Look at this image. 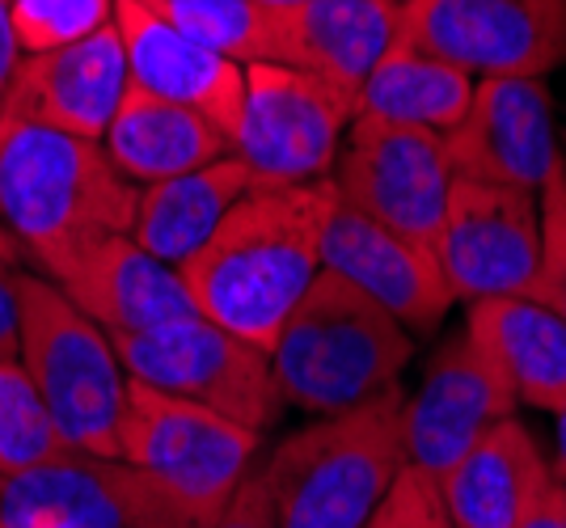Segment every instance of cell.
<instances>
[{"label": "cell", "mask_w": 566, "mask_h": 528, "mask_svg": "<svg viewBox=\"0 0 566 528\" xmlns=\"http://www.w3.org/2000/svg\"><path fill=\"white\" fill-rule=\"evenodd\" d=\"M161 520L182 516L111 456L69 453L0 482V528H153Z\"/></svg>", "instance_id": "obj_14"}, {"label": "cell", "mask_w": 566, "mask_h": 528, "mask_svg": "<svg viewBox=\"0 0 566 528\" xmlns=\"http://www.w3.org/2000/svg\"><path fill=\"white\" fill-rule=\"evenodd\" d=\"M368 528H449V516H444V504H440L436 478H427L415 465H406L398 486L389 490V499H385L377 516L368 520Z\"/></svg>", "instance_id": "obj_29"}, {"label": "cell", "mask_w": 566, "mask_h": 528, "mask_svg": "<svg viewBox=\"0 0 566 528\" xmlns=\"http://www.w3.org/2000/svg\"><path fill=\"white\" fill-rule=\"evenodd\" d=\"M262 435L182 398L127 381L118 461L132 465L187 528H212L259 465Z\"/></svg>", "instance_id": "obj_6"}, {"label": "cell", "mask_w": 566, "mask_h": 528, "mask_svg": "<svg viewBox=\"0 0 566 528\" xmlns=\"http://www.w3.org/2000/svg\"><path fill=\"white\" fill-rule=\"evenodd\" d=\"M136 199L97 140L0 115V229L39 275L60 279L97 241L132 233Z\"/></svg>", "instance_id": "obj_2"}, {"label": "cell", "mask_w": 566, "mask_h": 528, "mask_svg": "<svg viewBox=\"0 0 566 528\" xmlns=\"http://www.w3.org/2000/svg\"><path fill=\"white\" fill-rule=\"evenodd\" d=\"M563 499H566V486H563Z\"/></svg>", "instance_id": "obj_38"}, {"label": "cell", "mask_w": 566, "mask_h": 528, "mask_svg": "<svg viewBox=\"0 0 566 528\" xmlns=\"http://www.w3.org/2000/svg\"><path fill=\"white\" fill-rule=\"evenodd\" d=\"M212 528H280L275 525V507H271V490L262 478V461L250 469V478L241 482L233 504L224 507V516Z\"/></svg>", "instance_id": "obj_30"}, {"label": "cell", "mask_w": 566, "mask_h": 528, "mask_svg": "<svg viewBox=\"0 0 566 528\" xmlns=\"http://www.w3.org/2000/svg\"><path fill=\"white\" fill-rule=\"evenodd\" d=\"M153 18L237 64H271V13L254 0H136Z\"/></svg>", "instance_id": "obj_25"}, {"label": "cell", "mask_w": 566, "mask_h": 528, "mask_svg": "<svg viewBox=\"0 0 566 528\" xmlns=\"http://www.w3.org/2000/svg\"><path fill=\"white\" fill-rule=\"evenodd\" d=\"M262 9H292V4H308V0H254Z\"/></svg>", "instance_id": "obj_35"}, {"label": "cell", "mask_w": 566, "mask_h": 528, "mask_svg": "<svg viewBox=\"0 0 566 528\" xmlns=\"http://www.w3.org/2000/svg\"><path fill=\"white\" fill-rule=\"evenodd\" d=\"M322 271L347 279L368 300H377L410 335L440 330V321L457 305L431 245L359 217L347 203H334L331 220H326Z\"/></svg>", "instance_id": "obj_15"}, {"label": "cell", "mask_w": 566, "mask_h": 528, "mask_svg": "<svg viewBox=\"0 0 566 528\" xmlns=\"http://www.w3.org/2000/svg\"><path fill=\"white\" fill-rule=\"evenodd\" d=\"M153 528H187L182 520H161V525H153Z\"/></svg>", "instance_id": "obj_36"}, {"label": "cell", "mask_w": 566, "mask_h": 528, "mask_svg": "<svg viewBox=\"0 0 566 528\" xmlns=\"http://www.w3.org/2000/svg\"><path fill=\"white\" fill-rule=\"evenodd\" d=\"M254 173L241 157H224L203 169H190L182 178H169L157 187H140L132 233L140 250L169 266H182L212 241L220 220L233 212L245 194L254 191Z\"/></svg>", "instance_id": "obj_22"}, {"label": "cell", "mask_w": 566, "mask_h": 528, "mask_svg": "<svg viewBox=\"0 0 566 528\" xmlns=\"http://www.w3.org/2000/svg\"><path fill=\"white\" fill-rule=\"evenodd\" d=\"M51 284L111 338L148 335L199 317L182 271L153 258L127 233L97 241Z\"/></svg>", "instance_id": "obj_18"}, {"label": "cell", "mask_w": 566, "mask_h": 528, "mask_svg": "<svg viewBox=\"0 0 566 528\" xmlns=\"http://www.w3.org/2000/svg\"><path fill=\"white\" fill-rule=\"evenodd\" d=\"M516 410V389L499 372V363L461 330L436 351L419 389L401 402L406 461L440 482L482 435Z\"/></svg>", "instance_id": "obj_12"}, {"label": "cell", "mask_w": 566, "mask_h": 528, "mask_svg": "<svg viewBox=\"0 0 566 528\" xmlns=\"http://www.w3.org/2000/svg\"><path fill=\"white\" fill-rule=\"evenodd\" d=\"M465 335L499 363L524 406L554 414L566 402V321L537 296L478 300Z\"/></svg>", "instance_id": "obj_23"}, {"label": "cell", "mask_w": 566, "mask_h": 528, "mask_svg": "<svg viewBox=\"0 0 566 528\" xmlns=\"http://www.w3.org/2000/svg\"><path fill=\"white\" fill-rule=\"evenodd\" d=\"M127 89H132L127 51L118 39V25L111 22L81 43L25 55L0 115L48 123L55 131L102 145Z\"/></svg>", "instance_id": "obj_16"}, {"label": "cell", "mask_w": 566, "mask_h": 528, "mask_svg": "<svg viewBox=\"0 0 566 528\" xmlns=\"http://www.w3.org/2000/svg\"><path fill=\"white\" fill-rule=\"evenodd\" d=\"M115 351L132 381L216 410L259 435L275 427L287 410L271 356L208 317H187L148 335H123L115 338Z\"/></svg>", "instance_id": "obj_7"}, {"label": "cell", "mask_w": 566, "mask_h": 528, "mask_svg": "<svg viewBox=\"0 0 566 528\" xmlns=\"http://www.w3.org/2000/svg\"><path fill=\"white\" fill-rule=\"evenodd\" d=\"M106 157L132 187H157L169 178H182L190 169L233 157V140L195 110H182L174 102L127 89L115 123L102 136Z\"/></svg>", "instance_id": "obj_21"}, {"label": "cell", "mask_w": 566, "mask_h": 528, "mask_svg": "<svg viewBox=\"0 0 566 528\" xmlns=\"http://www.w3.org/2000/svg\"><path fill=\"white\" fill-rule=\"evenodd\" d=\"M431 250L452 300L528 296L542 263V203L528 191L457 178Z\"/></svg>", "instance_id": "obj_11"}, {"label": "cell", "mask_w": 566, "mask_h": 528, "mask_svg": "<svg viewBox=\"0 0 566 528\" xmlns=\"http://www.w3.org/2000/svg\"><path fill=\"white\" fill-rule=\"evenodd\" d=\"M266 13L275 43L271 64L322 76L355 102L401 30V0H308Z\"/></svg>", "instance_id": "obj_19"}, {"label": "cell", "mask_w": 566, "mask_h": 528, "mask_svg": "<svg viewBox=\"0 0 566 528\" xmlns=\"http://www.w3.org/2000/svg\"><path fill=\"white\" fill-rule=\"evenodd\" d=\"M355 123V97L287 64H245V106L233 152L259 187L331 182L338 148Z\"/></svg>", "instance_id": "obj_8"}, {"label": "cell", "mask_w": 566, "mask_h": 528, "mask_svg": "<svg viewBox=\"0 0 566 528\" xmlns=\"http://www.w3.org/2000/svg\"><path fill=\"white\" fill-rule=\"evenodd\" d=\"M69 453L76 448H69L22 360H0V482L22 478Z\"/></svg>", "instance_id": "obj_26"}, {"label": "cell", "mask_w": 566, "mask_h": 528, "mask_svg": "<svg viewBox=\"0 0 566 528\" xmlns=\"http://www.w3.org/2000/svg\"><path fill=\"white\" fill-rule=\"evenodd\" d=\"M334 203L331 182L254 187L182 266L199 317L271 356L283 321L322 275V233Z\"/></svg>", "instance_id": "obj_1"}, {"label": "cell", "mask_w": 566, "mask_h": 528, "mask_svg": "<svg viewBox=\"0 0 566 528\" xmlns=\"http://www.w3.org/2000/svg\"><path fill=\"white\" fill-rule=\"evenodd\" d=\"M457 178L542 194L563 166V136L542 76H491L473 85L465 119L444 136Z\"/></svg>", "instance_id": "obj_13"}, {"label": "cell", "mask_w": 566, "mask_h": 528, "mask_svg": "<svg viewBox=\"0 0 566 528\" xmlns=\"http://www.w3.org/2000/svg\"><path fill=\"white\" fill-rule=\"evenodd\" d=\"M22 338L18 360L69 440V448L118 461V427L127 410V368L115 338L94 326L39 271H13Z\"/></svg>", "instance_id": "obj_5"}, {"label": "cell", "mask_w": 566, "mask_h": 528, "mask_svg": "<svg viewBox=\"0 0 566 528\" xmlns=\"http://www.w3.org/2000/svg\"><path fill=\"white\" fill-rule=\"evenodd\" d=\"M401 389L347 414L313 419L262 461L280 528H368L406 461Z\"/></svg>", "instance_id": "obj_4"}, {"label": "cell", "mask_w": 566, "mask_h": 528, "mask_svg": "<svg viewBox=\"0 0 566 528\" xmlns=\"http://www.w3.org/2000/svg\"><path fill=\"white\" fill-rule=\"evenodd\" d=\"M537 203H542V263L528 296H537L566 321V157L549 173Z\"/></svg>", "instance_id": "obj_28"}, {"label": "cell", "mask_w": 566, "mask_h": 528, "mask_svg": "<svg viewBox=\"0 0 566 528\" xmlns=\"http://www.w3.org/2000/svg\"><path fill=\"white\" fill-rule=\"evenodd\" d=\"M554 478L566 486V402L558 410H554Z\"/></svg>", "instance_id": "obj_34"}, {"label": "cell", "mask_w": 566, "mask_h": 528, "mask_svg": "<svg viewBox=\"0 0 566 528\" xmlns=\"http://www.w3.org/2000/svg\"><path fill=\"white\" fill-rule=\"evenodd\" d=\"M25 55L55 51L115 22V0H9Z\"/></svg>", "instance_id": "obj_27"}, {"label": "cell", "mask_w": 566, "mask_h": 528, "mask_svg": "<svg viewBox=\"0 0 566 528\" xmlns=\"http://www.w3.org/2000/svg\"><path fill=\"white\" fill-rule=\"evenodd\" d=\"M115 25L136 89L203 115L233 140L245 106V64L178 34L136 0H115Z\"/></svg>", "instance_id": "obj_17"}, {"label": "cell", "mask_w": 566, "mask_h": 528, "mask_svg": "<svg viewBox=\"0 0 566 528\" xmlns=\"http://www.w3.org/2000/svg\"><path fill=\"white\" fill-rule=\"evenodd\" d=\"M563 157H566V136H563Z\"/></svg>", "instance_id": "obj_37"}, {"label": "cell", "mask_w": 566, "mask_h": 528, "mask_svg": "<svg viewBox=\"0 0 566 528\" xmlns=\"http://www.w3.org/2000/svg\"><path fill=\"white\" fill-rule=\"evenodd\" d=\"M415 335L331 271L317 275L271 347L283 406L313 419L347 414L398 389Z\"/></svg>", "instance_id": "obj_3"}, {"label": "cell", "mask_w": 566, "mask_h": 528, "mask_svg": "<svg viewBox=\"0 0 566 528\" xmlns=\"http://www.w3.org/2000/svg\"><path fill=\"white\" fill-rule=\"evenodd\" d=\"M549 482L554 465L542 456L533 432L512 414L482 435L436 482V490L449 528H520Z\"/></svg>", "instance_id": "obj_20"}, {"label": "cell", "mask_w": 566, "mask_h": 528, "mask_svg": "<svg viewBox=\"0 0 566 528\" xmlns=\"http://www.w3.org/2000/svg\"><path fill=\"white\" fill-rule=\"evenodd\" d=\"M473 85L478 81L465 76L461 68H452L444 60H436V55H427V51L398 39L394 47L385 51V60L373 68V76L364 81L355 115L449 136L470 110Z\"/></svg>", "instance_id": "obj_24"}, {"label": "cell", "mask_w": 566, "mask_h": 528, "mask_svg": "<svg viewBox=\"0 0 566 528\" xmlns=\"http://www.w3.org/2000/svg\"><path fill=\"white\" fill-rule=\"evenodd\" d=\"M401 43L473 81L566 64V0H401Z\"/></svg>", "instance_id": "obj_9"}, {"label": "cell", "mask_w": 566, "mask_h": 528, "mask_svg": "<svg viewBox=\"0 0 566 528\" xmlns=\"http://www.w3.org/2000/svg\"><path fill=\"white\" fill-rule=\"evenodd\" d=\"M13 271L0 254V360H18V338H22V305H18Z\"/></svg>", "instance_id": "obj_31"}, {"label": "cell", "mask_w": 566, "mask_h": 528, "mask_svg": "<svg viewBox=\"0 0 566 528\" xmlns=\"http://www.w3.org/2000/svg\"><path fill=\"white\" fill-rule=\"evenodd\" d=\"M22 60L25 47L18 39V25H13V9H9V0H0V110L9 102V89H13L18 73H22Z\"/></svg>", "instance_id": "obj_32"}, {"label": "cell", "mask_w": 566, "mask_h": 528, "mask_svg": "<svg viewBox=\"0 0 566 528\" xmlns=\"http://www.w3.org/2000/svg\"><path fill=\"white\" fill-rule=\"evenodd\" d=\"M520 528H566V499H563V482L554 478L542 490V499L533 504V511L524 516Z\"/></svg>", "instance_id": "obj_33"}, {"label": "cell", "mask_w": 566, "mask_h": 528, "mask_svg": "<svg viewBox=\"0 0 566 528\" xmlns=\"http://www.w3.org/2000/svg\"><path fill=\"white\" fill-rule=\"evenodd\" d=\"M452 161L444 136L355 115L338 148L331 187L338 203L394 233L431 245L452 194Z\"/></svg>", "instance_id": "obj_10"}]
</instances>
